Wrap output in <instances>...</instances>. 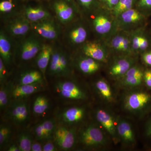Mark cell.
Segmentation results:
<instances>
[{
    "mask_svg": "<svg viewBox=\"0 0 151 151\" xmlns=\"http://www.w3.org/2000/svg\"><path fill=\"white\" fill-rule=\"evenodd\" d=\"M124 109L136 116L143 115L151 107V94L134 89L128 90L123 100Z\"/></svg>",
    "mask_w": 151,
    "mask_h": 151,
    "instance_id": "1",
    "label": "cell"
},
{
    "mask_svg": "<svg viewBox=\"0 0 151 151\" xmlns=\"http://www.w3.org/2000/svg\"><path fill=\"white\" fill-rule=\"evenodd\" d=\"M79 140L85 147L91 149H104L109 142L103 130L94 124L89 125L81 130Z\"/></svg>",
    "mask_w": 151,
    "mask_h": 151,
    "instance_id": "2",
    "label": "cell"
},
{
    "mask_svg": "<svg viewBox=\"0 0 151 151\" xmlns=\"http://www.w3.org/2000/svg\"><path fill=\"white\" fill-rule=\"evenodd\" d=\"M95 117L105 132L110 136L113 142H119L117 131V121L113 115L105 109L99 108L96 110Z\"/></svg>",
    "mask_w": 151,
    "mask_h": 151,
    "instance_id": "3",
    "label": "cell"
},
{
    "mask_svg": "<svg viewBox=\"0 0 151 151\" xmlns=\"http://www.w3.org/2000/svg\"><path fill=\"white\" fill-rule=\"evenodd\" d=\"M144 73L141 68L133 65L119 79V86L128 90L138 89L144 82Z\"/></svg>",
    "mask_w": 151,
    "mask_h": 151,
    "instance_id": "4",
    "label": "cell"
},
{
    "mask_svg": "<svg viewBox=\"0 0 151 151\" xmlns=\"http://www.w3.org/2000/svg\"><path fill=\"white\" fill-rule=\"evenodd\" d=\"M117 131L119 142L127 148H132L136 144L134 132L132 125L125 119L119 118L117 120Z\"/></svg>",
    "mask_w": 151,
    "mask_h": 151,
    "instance_id": "5",
    "label": "cell"
},
{
    "mask_svg": "<svg viewBox=\"0 0 151 151\" xmlns=\"http://www.w3.org/2000/svg\"><path fill=\"white\" fill-rule=\"evenodd\" d=\"M56 87L60 94L66 99L83 100L86 98V92L78 85L72 81H62L58 83Z\"/></svg>",
    "mask_w": 151,
    "mask_h": 151,
    "instance_id": "6",
    "label": "cell"
},
{
    "mask_svg": "<svg viewBox=\"0 0 151 151\" xmlns=\"http://www.w3.org/2000/svg\"><path fill=\"white\" fill-rule=\"evenodd\" d=\"M54 138L57 145L60 148L66 150L72 148L75 145L76 134L74 130L60 127L55 130Z\"/></svg>",
    "mask_w": 151,
    "mask_h": 151,
    "instance_id": "7",
    "label": "cell"
},
{
    "mask_svg": "<svg viewBox=\"0 0 151 151\" xmlns=\"http://www.w3.org/2000/svg\"><path fill=\"white\" fill-rule=\"evenodd\" d=\"M29 111L28 105L24 101L15 102L8 112V117L15 123L21 124L28 119Z\"/></svg>",
    "mask_w": 151,
    "mask_h": 151,
    "instance_id": "8",
    "label": "cell"
},
{
    "mask_svg": "<svg viewBox=\"0 0 151 151\" xmlns=\"http://www.w3.org/2000/svg\"><path fill=\"white\" fill-rule=\"evenodd\" d=\"M31 27L40 35L47 39L53 40L58 36V31L54 23L46 19L33 22Z\"/></svg>",
    "mask_w": 151,
    "mask_h": 151,
    "instance_id": "9",
    "label": "cell"
},
{
    "mask_svg": "<svg viewBox=\"0 0 151 151\" xmlns=\"http://www.w3.org/2000/svg\"><path fill=\"white\" fill-rule=\"evenodd\" d=\"M134 60L131 58H124L117 60L109 68V73L111 77L120 79L134 65Z\"/></svg>",
    "mask_w": 151,
    "mask_h": 151,
    "instance_id": "10",
    "label": "cell"
},
{
    "mask_svg": "<svg viewBox=\"0 0 151 151\" xmlns=\"http://www.w3.org/2000/svg\"><path fill=\"white\" fill-rule=\"evenodd\" d=\"M42 46V45L36 39H28L22 45L20 51L21 58L25 61L32 59L39 53Z\"/></svg>",
    "mask_w": 151,
    "mask_h": 151,
    "instance_id": "11",
    "label": "cell"
},
{
    "mask_svg": "<svg viewBox=\"0 0 151 151\" xmlns=\"http://www.w3.org/2000/svg\"><path fill=\"white\" fill-rule=\"evenodd\" d=\"M95 89L100 97L105 102L112 103L115 100V96L111 85L105 79H100L95 82Z\"/></svg>",
    "mask_w": 151,
    "mask_h": 151,
    "instance_id": "12",
    "label": "cell"
},
{
    "mask_svg": "<svg viewBox=\"0 0 151 151\" xmlns=\"http://www.w3.org/2000/svg\"><path fill=\"white\" fill-rule=\"evenodd\" d=\"M86 114L85 109L82 107H71L65 110L62 117L64 122L68 124H75L84 119Z\"/></svg>",
    "mask_w": 151,
    "mask_h": 151,
    "instance_id": "13",
    "label": "cell"
},
{
    "mask_svg": "<svg viewBox=\"0 0 151 151\" xmlns=\"http://www.w3.org/2000/svg\"><path fill=\"white\" fill-rule=\"evenodd\" d=\"M83 52L86 56L99 62L107 61V55L100 45L93 42L87 43L83 47Z\"/></svg>",
    "mask_w": 151,
    "mask_h": 151,
    "instance_id": "14",
    "label": "cell"
},
{
    "mask_svg": "<svg viewBox=\"0 0 151 151\" xmlns=\"http://www.w3.org/2000/svg\"><path fill=\"white\" fill-rule=\"evenodd\" d=\"M53 50L48 45H44L42 46L37 60V64L44 77L45 71L49 64Z\"/></svg>",
    "mask_w": 151,
    "mask_h": 151,
    "instance_id": "15",
    "label": "cell"
},
{
    "mask_svg": "<svg viewBox=\"0 0 151 151\" xmlns=\"http://www.w3.org/2000/svg\"><path fill=\"white\" fill-rule=\"evenodd\" d=\"M54 8L57 15L62 22H67L73 18V9L65 2H56L55 3Z\"/></svg>",
    "mask_w": 151,
    "mask_h": 151,
    "instance_id": "16",
    "label": "cell"
},
{
    "mask_svg": "<svg viewBox=\"0 0 151 151\" xmlns=\"http://www.w3.org/2000/svg\"><path fill=\"white\" fill-rule=\"evenodd\" d=\"M31 25L29 23L28 20L26 19H20L16 20L11 23L9 25L10 32L15 36H23L29 31Z\"/></svg>",
    "mask_w": 151,
    "mask_h": 151,
    "instance_id": "17",
    "label": "cell"
},
{
    "mask_svg": "<svg viewBox=\"0 0 151 151\" xmlns=\"http://www.w3.org/2000/svg\"><path fill=\"white\" fill-rule=\"evenodd\" d=\"M41 84V83H36L19 85L12 91L13 97L15 99H18L36 93L40 90Z\"/></svg>",
    "mask_w": 151,
    "mask_h": 151,
    "instance_id": "18",
    "label": "cell"
},
{
    "mask_svg": "<svg viewBox=\"0 0 151 151\" xmlns=\"http://www.w3.org/2000/svg\"><path fill=\"white\" fill-rule=\"evenodd\" d=\"M99 62L86 56L78 61V67L82 73L86 74H93L100 69V64Z\"/></svg>",
    "mask_w": 151,
    "mask_h": 151,
    "instance_id": "19",
    "label": "cell"
},
{
    "mask_svg": "<svg viewBox=\"0 0 151 151\" xmlns=\"http://www.w3.org/2000/svg\"><path fill=\"white\" fill-rule=\"evenodd\" d=\"M25 15L29 21L36 22L47 19L50 14L47 11L42 8L29 7L26 9Z\"/></svg>",
    "mask_w": 151,
    "mask_h": 151,
    "instance_id": "20",
    "label": "cell"
},
{
    "mask_svg": "<svg viewBox=\"0 0 151 151\" xmlns=\"http://www.w3.org/2000/svg\"><path fill=\"white\" fill-rule=\"evenodd\" d=\"M93 24L96 32L101 35L108 33L112 27L111 21L105 14H99L95 17Z\"/></svg>",
    "mask_w": 151,
    "mask_h": 151,
    "instance_id": "21",
    "label": "cell"
},
{
    "mask_svg": "<svg viewBox=\"0 0 151 151\" xmlns=\"http://www.w3.org/2000/svg\"><path fill=\"white\" fill-rule=\"evenodd\" d=\"M0 54L4 63L9 64L11 59V45L8 38L3 32L0 35Z\"/></svg>",
    "mask_w": 151,
    "mask_h": 151,
    "instance_id": "22",
    "label": "cell"
},
{
    "mask_svg": "<svg viewBox=\"0 0 151 151\" xmlns=\"http://www.w3.org/2000/svg\"><path fill=\"white\" fill-rule=\"evenodd\" d=\"M43 76L37 70H32L22 74L20 79V85L42 83Z\"/></svg>",
    "mask_w": 151,
    "mask_h": 151,
    "instance_id": "23",
    "label": "cell"
},
{
    "mask_svg": "<svg viewBox=\"0 0 151 151\" xmlns=\"http://www.w3.org/2000/svg\"><path fill=\"white\" fill-rule=\"evenodd\" d=\"M87 35L86 29L81 26H78L70 30L69 34V38L72 43L79 44L85 41Z\"/></svg>",
    "mask_w": 151,
    "mask_h": 151,
    "instance_id": "24",
    "label": "cell"
},
{
    "mask_svg": "<svg viewBox=\"0 0 151 151\" xmlns=\"http://www.w3.org/2000/svg\"><path fill=\"white\" fill-rule=\"evenodd\" d=\"M121 15L122 21L127 24L137 23L142 19L140 13L137 10L132 8L122 13Z\"/></svg>",
    "mask_w": 151,
    "mask_h": 151,
    "instance_id": "25",
    "label": "cell"
},
{
    "mask_svg": "<svg viewBox=\"0 0 151 151\" xmlns=\"http://www.w3.org/2000/svg\"><path fill=\"white\" fill-rule=\"evenodd\" d=\"M49 106V100L44 96H38L35 99L33 106L34 113L41 115L47 110Z\"/></svg>",
    "mask_w": 151,
    "mask_h": 151,
    "instance_id": "26",
    "label": "cell"
},
{
    "mask_svg": "<svg viewBox=\"0 0 151 151\" xmlns=\"http://www.w3.org/2000/svg\"><path fill=\"white\" fill-rule=\"evenodd\" d=\"M69 60L67 55L65 52H60V57L59 65L57 71L56 76L65 75L69 72Z\"/></svg>",
    "mask_w": 151,
    "mask_h": 151,
    "instance_id": "27",
    "label": "cell"
},
{
    "mask_svg": "<svg viewBox=\"0 0 151 151\" xmlns=\"http://www.w3.org/2000/svg\"><path fill=\"white\" fill-rule=\"evenodd\" d=\"M32 141L30 136L26 133H22L18 138V146L21 151H31Z\"/></svg>",
    "mask_w": 151,
    "mask_h": 151,
    "instance_id": "28",
    "label": "cell"
},
{
    "mask_svg": "<svg viewBox=\"0 0 151 151\" xmlns=\"http://www.w3.org/2000/svg\"><path fill=\"white\" fill-rule=\"evenodd\" d=\"M135 0H119L113 9V12L116 15H121L122 13L132 9Z\"/></svg>",
    "mask_w": 151,
    "mask_h": 151,
    "instance_id": "29",
    "label": "cell"
},
{
    "mask_svg": "<svg viewBox=\"0 0 151 151\" xmlns=\"http://www.w3.org/2000/svg\"><path fill=\"white\" fill-rule=\"evenodd\" d=\"M60 52L53 50L49 64V70L52 75L56 76L57 71L59 65Z\"/></svg>",
    "mask_w": 151,
    "mask_h": 151,
    "instance_id": "30",
    "label": "cell"
},
{
    "mask_svg": "<svg viewBox=\"0 0 151 151\" xmlns=\"http://www.w3.org/2000/svg\"><path fill=\"white\" fill-rule=\"evenodd\" d=\"M132 46L135 50H144L147 48L148 41L144 37L140 35H136L134 37L132 41Z\"/></svg>",
    "mask_w": 151,
    "mask_h": 151,
    "instance_id": "31",
    "label": "cell"
},
{
    "mask_svg": "<svg viewBox=\"0 0 151 151\" xmlns=\"http://www.w3.org/2000/svg\"><path fill=\"white\" fill-rule=\"evenodd\" d=\"M45 131V139L50 137L56 130V123L54 120H47L42 122Z\"/></svg>",
    "mask_w": 151,
    "mask_h": 151,
    "instance_id": "32",
    "label": "cell"
},
{
    "mask_svg": "<svg viewBox=\"0 0 151 151\" xmlns=\"http://www.w3.org/2000/svg\"><path fill=\"white\" fill-rule=\"evenodd\" d=\"M10 92L7 86L1 88L0 90V108L1 110L4 109L9 104Z\"/></svg>",
    "mask_w": 151,
    "mask_h": 151,
    "instance_id": "33",
    "label": "cell"
},
{
    "mask_svg": "<svg viewBox=\"0 0 151 151\" xmlns=\"http://www.w3.org/2000/svg\"><path fill=\"white\" fill-rule=\"evenodd\" d=\"M11 130L8 127L1 126L0 128V145L3 146L6 143L10 137Z\"/></svg>",
    "mask_w": 151,
    "mask_h": 151,
    "instance_id": "34",
    "label": "cell"
},
{
    "mask_svg": "<svg viewBox=\"0 0 151 151\" xmlns=\"http://www.w3.org/2000/svg\"><path fill=\"white\" fill-rule=\"evenodd\" d=\"M34 133L36 137L38 140H42L45 139V131L42 123L38 124L35 126Z\"/></svg>",
    "mask_w": 151,
    "mask_h": 151,
    "instance_id": "35",
    "label": "cell"
},
{
    "mask_svg": "<svg viewBox=\"0 0 151 151\" xmlns=\"http://www.w3.org/2000/svg\"><path fill=\"white\" fill-rule=\"evenodd\" d=\"M124 36L117 35L115 37L111 42V45L113 48L119 51L122 50V42Z\"/></svg>",
    "mask_w": 151,
    "mask_h": 151,
    "instance_id": "36",
    "label": "cell"
},
{
    "mask_svg": "<svg viewBox=\"0 0 151 151\" xmlns=\"http://www.w3.org/2000/svg\"><path fill=\"white\" fill-rule=\"evenodd\" d=\"M13 8L12 0H6L0 3V11L2 12H9Z\"/></svg>",
    "mask_w": 151,
    "mask_h": 151,
    "instance_id": "37",
    "label": "cell"
},
{
    "mask_svg": "<svg viewBox=\"0 0 151 151\" xmlns=\"http://www.w3.org/2000/svg\"><path fill=\"white\" fill-rule=\"evenodd\" d=\"M143 79L147 87L151 89V70H147L144 72Z\"/></svg>",
    "mask_w": 151,
    "mask_h": 151,
    "instance_id": "38",
    "label": "cell"
},
{
    "mask_svg": "<svg viewBox=\"0 0 151 151\" xmlns=\"http://www.w3.org/2000/svg\"><path fill=\"white\" fill-rule=\"evenodd\" d=\"M6 76V70L4 65V63L1 58H0V80L3 82L5 79Z\"/></svg>",
    "mask_w": 151,
    "mask_h": 151,
    "instance_id": "39",
    "label": "cell"
},
{
    "mask_svg": "<svg viewBox=\"0 0 151 151\" xmlns=\"http://www.w3.org/2000/svg\"><path fill=\"white\" fill-rule=\"evenodd\" d=\"M43 151H55L56 150V148L54 144L51 142H48L46 143L42 147Z\"/></svg>",
    "mask_w": 151,
    "mask_h": 151,
    "instance_id": "40",
    "label": "cell"
},
{
    "mask_svg": "<svg viewBox=\"0 0 151 151\" xmlns=\"http://www.w3.org/2000/svg\"><path fill=\"white\" fill-rule=\"evenodd\" d=\"M138 5L142 8H151V0H140Z\"/></svg>",
    "mask_w": 151,
    "mask_h": 151,
    "instance_id": "41",
    "label": "cell"
},
{
    "mask_svg": "<svg viewBox=\"0 0 151 151\" xmlns=\"http://www.w3.org/2000/svg\"><path fill=\"white\" fill-rule=\"evenodd\" d=\"M108 7L113 8L119 3V0H103Z\"/></svg>",
    "mask_w": 151,
    "mask_h": 151,
    "instance_id": "42",
    "label": "cell"
},
{
    "mask_svg": "<svg viewBox=\"0 0 151 151\" xmlns=\"http://www.w3.org/2000/svg\"><path fill=\"white\" fill-rule=\"evenodd\" d=\"M143 60L147 65H151V52H147L143 56Z\"/></svg>",
    "mask_w": 151,
    "mask_h": 151,
    "instance_id": "43",
    "label": "cell"
},
{
    "mask_svg": "<svg viewBox=\"0 0 151 151\" xmlns=\"http://www.w3.org/2000/svg\"><path fill=\"white\" fill-rule=\"evenodd\" d=\"M31 151H42V147L40 143L34 142L32 143L31 146Z\"/></svg>",
    "mask_w": 151,
    "mask_h": 151,
    "instance_id": "44",
    "label": "cell"
},
{
    "mask_svg": "<svg viewBox=\"0 0 151 151\" xmlns=\"http://www.w3.org/2000/svg\"><path fill=\"white\" fill-rule=\"evenodd\" d=\"M145 135L147 137L151 138V119L146 126Z\"/></svg>",
    "mask_w": 151,
    "mask_h": 151,
    "instance_id": "45",
    "label": "cell"
},
{
    "mask_svg": "<svg viewBox=\"0 0 151 151\" xmlns=\"http://www.w3.org/2000/svg\"><path fill=\"white\" fill-rule=\"evenodd\" d=\"M79 2L85 7H89L92 4L94 0H79Z\"/></svg>",
    "mask_w": 151,
    "mask_h": 151,
    "instance_id": "46",
    "label": "cell"
},
{
    "mask_svg": "<svg viewBox=\"0 0 151 151\" xmlns=\"http://www.w3.org/2000/svg\"><path fill=\"white\" fill-rule=\"evenodd\" d=\"M9 151H21L19 148L18 146H17L15 145H11L9 147L8 149Z\"/></svg>",
    "mask_w": 151,
    "mask_h": 151,
    "instance_id": "47",
    "label": "cell"
}]
</instances>
